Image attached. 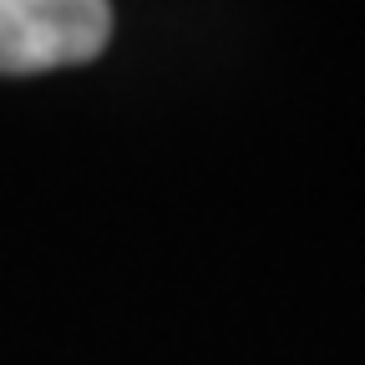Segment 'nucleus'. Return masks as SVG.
Listing matches in <instances>:
<instances>
[{
  "instance_id": "f257e3e1",
  "label": "nucleus",
  "mask_w": 365,
  "mask_h": 365,
  "mask_svg": "<svg viewBox=\"0 0 365 365\" xmlns=\"http://www.w3.org/2000/svg\"><path fill=\"white\" fill-rule=\"evenodd\" d=\"M112 41V0H0V76L97 61Z\"/></svg>"
}]
</instances>
